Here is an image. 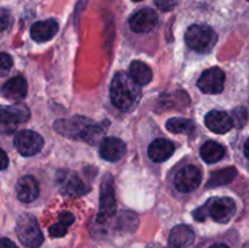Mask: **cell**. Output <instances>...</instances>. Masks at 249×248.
Instances as JSON below:
<instances>
[{"label":"cell","mask_w":249,"mask_h":248,"mask_svg":"<svg viewBox=\"0 0 249 248\" xmlns=\"http://www.w3.org/2000/svg\"><path fill=\"white\" fill-rule=\"evenodd\" d=\"M175 151L174 143L167 139H156L148 146V157L155 163H160L167 160L173 156Z\"/></svg>","instance_id":"e0dca14e"},{"label":"cell","mask_w":249,"mask_h":248,"mask_svg":"<svg viewBox=\"0 0 249 248\" xmlns=\"http://www.w3.org/2000/svg\"><path fill=\"white\" fill-rule=\"evenodd\" d=\"M209 248H229V246L225 245V243H215V245L211 246Z\"/></svg>","instance_id":"d6a6232c"},{"label":"cell","mask_w":249,"mask_h":248,"mask_svg":"<svg viewBox=\"0 0 249 248\" xmlns=\"http://www.w3.org/2000/svg\"><path fill=\"white\" fill-rule=\"evenodd\" d=\"M248 1H249V0H248Z\"/></svg>","instance_id":"d590c367"},{"label":"cell","mask_w":249,"mask_h":248,"mask_svg":"<svg viewBox=\"0 0 249 248\" xmlns=\"http://www.w3.org/2000/svg\"><path fill=\"white\" fill-rule=\"evenodd\" d=\"M14 145L22 156L28 157L40 152L44 146V140L36 131L21 130L15 135Z\"/></svg>","instance_id":"30bf717a"},{"label":"cell","mask_w":249,"mask_h":248,"mask_svg":"<svg viewBox=\"0 0 249 248\" xmlns=\"http://www.w3.org/2000/svg\"><path fill=\"white\" fill-rule=\"evenodd\" d=\"M236 213V203L230 197H212L206 204L194 211L197 221H204L211 216L216 223H228Z\"/></svg>","instance_id":"3957f363"},{"label":"cell","mask_w":249,"mask_h":248,"mask_svg":"<svg viewBox=\"0 0 249 248\" xmlns=\"http://www.w3.org/2000/svg\"><path fill=\"white\" fill-rule=\"evenodd\" d=\"M16 233L23 246L28 248H39L44 241L39 224L32 214H22L17 219Z\"/></svg>","instance_id":"5b68a950"},{"label":"cell","mask_w":249,"mask_h":248,"mask_svg":"<svg viewBox=\"0 0 249 248\" xmlns=\"http://www.w3.org/2000/svg\"><path fill=\"white\" fill-rule=\"evenodd\" d=\"M57 32L58 23L53 18L36 22L31 27V36L36 43H45V41L51 40Z\"/></svg>","instance_id":"9a60e30c"},{"label":"cell","mask_w":249,"mask_h":248,"mask_svg":"<svg viewBox=\"0 0 249 248\" xmlns=\"http://www.w3.org/2000/svg\"><path fill=\"white\" fill-rule=\"evenodd\" d=\"M232 121H233V126L236 128H242L246 125L248 121V112L245 107H237L232 111Z\"/></svg>","instance_id":"cb8c5ba5"},{"label":"cell","mask_w":249,"mask_h":248,"mask_svg":"<svg viewBox=\"0 0 249 248\" xmlns=\"http://www.w3.org/2000/svg\"><path fill=\"white\" fill-rule=\"evenodd\" d=\"M155 4L160 11H172L177 5V0H155Z\"/></svg>","instance_id":"4316f807"},{"label":"cell","mask_w":249,"mask_h":248,"mask_svg":"<svg viewBox=\"0 0 249 248\" xmlns=\"http://www.w3.org/2000/svg\"><path fill=\"white\" fill-rule=\"evenodd\" d=\"M225 73L219 67H212L204 71L199 77L197 85L204 94H220L224 90Z\"/></svg>","instance_id":"8fae6325"},{"label":"cell","mask_w":249,"mask_h":248,"mask_svg":"<svg viewBox=\"0 0 249 248\" xmlns=\"http://www.w3.org/2000/svg\"><path fill=\"white\" fill-rule=\"evenodd\" d=\"M2 95L10 100H22L27 96L28 92V85L27 80L22 75L12 77L2 85Z\"/></svg>","instance_id":"d6986e66"},{"label":"cell","mask_w":249,"mask_h":248,"mask_svg":"<svg viewBox=\"0 0 249 248\" xmlns=\"http://www.w3.org/2000/svg\"><path fill=\"white\" fill-rule=\"evenodd\" d=\"M117 203L114 196V185L111 175H106L102 180L100 189V208L97 214V221L105 223L116 214Z\"/></svg>","instance_id":"8992f818"},{"label":"cell","mask_w":249,"mask_h":248,"mask_svg":"<svg viewBox=\"0 0 249 248\" xmlns=\"http://www.w3.org/2000/svg\"><path fill=\"white\" fill-rule=\"evenodd\" d=\"M245 156L247 157V159H249V138L245 143Z\"/></svg>","instance_id":"1f68e13d"},{"label":"cell","mask_w":249,"mask_h":248,"mask_svg":"<svg viewBox=\"0 0 249 248\" xmlns=\"http://www.w3.org/2000/svg\"><path fill=\"white\" fill-rule=\"evenodd\" d=\"M17 198L23 203L34 202L39 196V185L31 175L22 177L16 185Z\"/></svg>","instance_id":"2e32d148"},{"label":"cell","mask_w":249,"mask_h":248,"mask_svg":"<svg viewBox=\"0 0 249 248\" xmlns=\"http://www.w3.org/2000/svg\"><path fill=\"white\" fill-rule=\"evenodd\" d=\"M53 128L66 138L83 140L94 145L106 130V122L104 124H96L85 117H74L72 119L56 121Z\"/></svg>","instance_id":"6da1fadb"},{"label":"cell","mask_w":249,"mask_h":248,"mask_svg":"<svg viewBox=\"0 0 249 248\" xmlns=\"http://www.w3.org/2000/svg\"><path fill=\"white\" fill-rule=\"evenodd\" d=\"M58 219H60V221H62L63 224H66L68 226L74 223V215L71 212H61L60 215H58Z\"/></svg>","instance_id":"f1b7e54d"},{"label":"cell","mask_w":249,"mask_h":248,"mask_svg":"<svg viewBox=\"0 0 249 248\" xmlns=\"http://www.w3.org/2000/svg\"><path fill=\"white\" fill-rule=\"evenodd\" d=\"M129 74L139 85H147L152 80V70L141 61H134L129 67Z\"/></svg>","instance_id":"44dd1931"},{"label":"cell","mask_w":249,"mask_h":248,"mask_svg":"<svg viewBox=\"0 0 249 248\" xmlns=\"http://www.w3.org/2000/svg\"><path fill=\"white\" fill-rule=\"evenodd\" d=\"M12 57L10 55H7L6 53H1V57H0V68H1V74H5L6 72H9L12 67Z\"/></svg>","instance_id":"484cf974"},{"label":"cell","mask_w":249,"mask_h":248,"mask_svg":"<svg viewBox=\"0 0 249 248\" xmlns=\"http://www.w3.org/2000/svg\"><path fill=\"white\" fill-rule=\"evenodd\" d=\"M125 152L126 146L124 141L114 136L105 138L100 145V156L108 162H118L124 157Z\"/></svg>","instance_id":"4fadbf2b"},{"label":"cell","mask_w":249,"mask_h":248,"mask_svg":"<svg viewBox=\"0 0 249 248\" xmlns=\"http://www.w3.org/2000/svg\"><path fill=\"white\" fill-rule=\"evenodd\" d=\"M29 109L23 104H15L11 106L1 107V133L10 134L21 123L29 119Z\"/></svg>","instance_id":"ba28073f"},{"label":"cell","mask_w":249,"mask_h":248,"mask_svg":"<svg viewBox=\"0 0 249 248\" xmlns=\"http://www.w3.org/2000/svg\"><path fill=\"white\" fill-rule=\"evenodd\" d=\"M111 101L122 112L133 111L141 99V85H139L130 74L118 72L111 83Z\"/></svg>","instance_id":"7a4b0ae2"},{"label":"cell","mask_w":249,"mask_h":248,"mask_svg":"<svg viewBox=\"0 0 249 248\" xmlns=\"http://www.w3.org/2000/svg\"><path fill=\"white\" fill-rule=\"evenodd\" d=\"M202 182V173L198 167L194 164H186L178 170L174 177L175 189L182 194L195 191Z\"/></svg>","instance_id":"9c48e42d"},{"label":"cell","mask_w":249,"mask_h":248,"mask_svg":"<svg viewBox=\"0 0 249 248\" xmlns=\"http://www.w3.org/2000/svg\"><path fill=\"white\" fill-rule=\"evenodd\" d=\"M133 1H141V0H133Z\"/></svg>","instance_id":"e575fe53"},{"label":"cell","mask_w":249,"mask_h":248,"mask_svg":"<svg viewBox=\"0 0 249 248\" xmlns=\"http://www.w3.org/2000/svg\"><path fill=\"white\" fill-rule=\"evenodd\" d=\"M158 22V16L155 10L141 9L133 15L129 19V26L135 33H147L156 27Z\"/></svg>","instance_id":"7c38bea8"},{"label":"cell","mask_w":249,"mask_h":248,"mask_svg":"<svg viewBox=\"0 0 249 248\" xmlns=\"http://www.w3.org/2000/svg\"><path fill=\"white\" fill-rule=\"evenodd\" d=\"M195 231L189 225H178L170 231L169 246L172 248H187L194 243Z\"/></svg>","instance_id":"ac0fdd59"},{"label":"cell","mask_w":249,"mask_h":248,"mask_svg":"<svg viewBox=\"0 0 249 248\" xmlns=\"http://www.w3.org/2000/svg\"><path fill=\"white\" fill-rule=\"evenodd\" d=\"M185 41L192 50L207 53L213 50L218 41V35L212 27L206 24H194L185 33Z\"/></svg>","instance_id":"277c9868"},{"label":"cell","mask_w":249,"mask_h":248,"mask_svg":"<svg viewBox=\"0 0 249 248\" xmlns=\"http://www.w3.org/2000/svg\"><path fill=\"white\" fill-rule=\"evenodd\" d=\"M68 225L63 224L62 221H58V223L53 224V225L49 228V233H50L53 237H63V236L67 233Z\"/></svg>","instance_id":"d4e9b609"},{"label":"cell","mask_w":249,"mask_h":248,"mask_svg":"<svg viewBox=\"0 0 249 248\" xmlns=\"http://www.w3.org/2000/svg\"><path fill=\"white\" fill-rule=\"evenodd\" d=\"M12 17L11 14L6 9L1 10V31H6L9 27H11Z\"/></svg>","instance_id":"83f0119b"},{"label":"cell","mask_w":249,"mask_h":248,"mask_svg":"<svg viewBox=\"0 0 249 248\" xmlns=\"http://www.w3.org/2000/svg\"><path fill=\"white\" fill-rule=\"evenodd\" d=\"M168 130L170 133L174 134H186V135H191L196 130V125H195V122L192 119L189 118H170L168 119L167 123H165Z\"/></svg>","instance_id":"7402d4cb"},{"label":"cell","mask_w":249,"mask_h":248,"mask_svg":"<svg viewBox=\"0 0 249 248\" xmlns=\"http://www.w3.org/2000/svg\"><path fill=\"white\" fill-rule=\"evenodd\" d=\"M225 156V147L216 141H207L201 147V157L208 164L221 160Z\"/></svg>","instance_id":"ffe728a7"},{"label":"cell","mask_w":249,"mask_h":248,"mask_svg":"<svg viewBox=\"0 0 249 248\" xmlns=\"http://www.w3.org/2000/svg\"><path fill=\"white\" fill-rule=\"evenodd\" d=\"M207 128L215 134H225L233 126L232 117L223 111H211L204 118Z\"/></svg>","instance_id":"5bb4252c"},{"label":"cell","mask_w":249,"mask_h":248,"mask_svg":"<svg viewBox=\"0 0 249 248\" xmlns=\"http://www.w3.org/2000/svg\"><path fill=\"white\" fill-rule=\"evenodd\" d=\"M9 164V159H7V155L5 151H1V170H5Z\"/></svg>","instance_id":"4dcf8cb0"},{"label":"cell","mask_w":249,"mask_h":248,"mask_svg":"<svg viewBox=\"0 0 249 248\" xmlns=\"http://www.w3.org/2000/svg\"><path fill=\"white\" fill-rule=\"evenodd\" d=\"M0 248H17V246L12 241H10L9 238L4 237L1 240V243H0Z\"/></svg>","instance_id":"f546056e"},{"label":"cell","mask_w":249,"mask_h":248,"mask_svg":"<svg viewBox=\"0 0 249 248\" xmlns=\"http://www.w3.org/2000/svg\"><path fill=\"white\" fill-rule=\"evenodd\" d=\"M56 186L60 192L68 197H80L88 192V187L74 172L58 170L56 174Z\"/></svg>","instance_id":"52a82bcc"},{"label":"cell","mask_w":249,"mask_h":248,"mask_svg":"<svg viewBox=\"0 0 249 248\" xmlns=\"http://www.w3.org/2000/svg\"><path fill=\"white\" fill-rule=\"evenodd\" d=\"M242 248H249V241H248V242H246L245 245H243Z\"/></svg>","instance_id":"836d02e7"},{"label":"cell","mask_w":249,"mask_h":248,"mask_svg":"<svg viewBox=\"0 0 249 248\" xmlns=\"http://www.w3.org/2000/svg\"><path fill=\"white\" fill-rule=\"evenodd\" d=\"M236 175H237V170L233 167L216 170V172H213V174L211 175V179L208 180L207 187H218L221 186V185L230 184L235 179Z\"/></svg>","instance_id":"603a6c76"}]
</instances>
